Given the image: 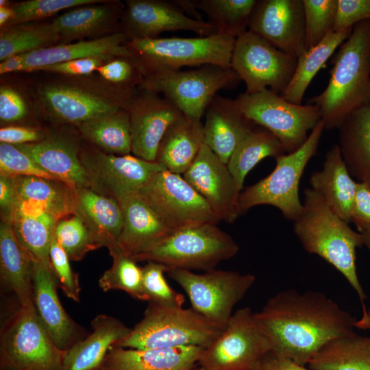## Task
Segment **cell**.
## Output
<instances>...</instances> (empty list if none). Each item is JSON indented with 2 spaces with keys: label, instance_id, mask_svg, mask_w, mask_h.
I'll use <instances>...</instances> for the list:
<instances>
[{
  "label": "cell",
  "instance_id": "42",
  "mask_svg": "<svg viewBox=\"0 0 370 370\" xmlns=\"http://www.w3.org/2000/svg\"><path fill=\"white\" fill-rule=\"evenodd\" d=\"M112 264L99 280V286L104 292L121 290L132 297L148 301L143 287L142 267L132 257L122 253L112 256Z\"/></svg>",
  "mask_w": 370,
  "mask_h": 370
},
{
  "label": "cell",
  "instance_id": "25",
  "mask_svg": "<svg viewBox=\"0 0 370 370\" xmlns=\"http://www.w3.org/2000/svg\"><path fill=\"white\" fill-rule=\"evenodd\" d=\"M203 123L204 143L224 163L243 139L254 129L234 99L216 95L209 104Z\"/></svg>",
  "mask_w": 370,
  "mask_h": 370
},
{
  "label": "cell",
  "instance_id": "29",
  "mask_svg": "<svg viewBox=\"0 0 370 370\" xmlns=\"http://www.w3.org/2000/svg\"><path fill=\"white\" fill-rule=\"evenodd\" d=\"M34 258L19 241L11 223L0 224V275L3 285L12 291L19 306L33 301Z\"/></svg>",
  "mask_w": 370,
  "mask_h": 370
},
{
  "label": "cell",
  "instance_id": "46",
  "mask_svg": "<svg viewBox=\"0 0 370 370\" xmlns=\"http://www.w3.org/2000/svg\"><path fill=\"white\" fill-rule=\"evenodd\" d=\"M142 267L143 287L148 302L170 307H182L183 294L173 289L166 282L164 273L167 269L156 262H147Z\"/></svg>",
  "mask_w": 370,
  "mask_h": 370
},
{
  "label": "cell",
  "instance_id": "28",
  "mask_svg": "<svg viewBox=\"0 0 370 370\" xmlns=\"http://www.w3.org/2000/svg\"><path fill=\"white\" fill-rule=\"evenodd\" d=\"M92 332L65 352L62 370H97L108 352L131 331L119 319L106 314L91 322Z\"/></svg>",
  "mask_w": 370,
  "mask_h": 370
},
{
  "label": "cell",
  "instance_id": "9",
  "mask_svg": "<svg viewBox=\"0 0 370 370\" xmlns=\"http://www.w3.org/2000/svg\"><path fill=\"white\" fill-rule=\"evenodd\" d=\"M240 81L232 68L206 64L187 71L145 73L140 88L160 94L184 116L201 120L217 92L234 87Z\"/></svg>",
  "mask_w": 370,
  "mask_h": 370
},
{
  "label": "cell",
  "instance_id": "60",
  "mask_svg": "<svg viewBox=\"0 0 370 370\" xmlns=\"http://www.w3.org/2000/svg\"><path fill=\"white\" fill-rule=\"evenodd\" d=\"M362 235L364 245L370 251V227L358 230Z\"/></svg>",
  "mask_w": 370,
  "mask_h": 370
},
{
  "label": "cell",
  "instance_id": "31",
  "mask_svg": "<svg viewBox=\"0 0 370 370\" xmlns=\"http://www.w3.org/2000/svg\"><path fill=\"white\" fill-rule=\"evenodd\" d=\"M310 184L335 214L347 223L351 222L356 182L352 179L338 145L328 151L322 169L311 174Z\"/></svg>",
  "mask_w": 370,
  "mask_h": 370
},
{
  "label": "cell",
  "instance_id": "54",
  "mask_svg": "<svg viewBox=\"0 0 370 370\" xmlns=\"http://www.w3.org/2000/svg\"><path fill=\"white\" fill-rule=\"evenodd\" d=\"M351 222L354 223L358 230L370 227V186L365 183L356 182Z\"/></svg>",
  "mask_w": 370,
  "mask_h": 370
},
{
  "label": "cell",
  "instance_id": "61",
  "mask_svg": "<svg viewBox=\"0 0 370 370\" xmlns=\"http://www.w3.org/2000/svg\"><path fill=\"white\" fill-rule=\"evenodd\" d=\"M11 3L8 0H1L0 1V8L1 7H6L10 5Z\"/></svg>",
  "mask_w": 370,
  "mask_h": 370
},
{
  "label": "cell",
  "instance_id": "24",
  "mask_svg": "<svg viewBox=\"0 0 370 370\" xmlns=\"http://www.w3.org/2000/svg\"><path fill=\"white\" fill-rule=\"evenodd\" d=\"M119 202L123 217V229L118 241L120 253L134 257L173 232L138 193L128 195Z\"/></svg>",
  "mask_w": 370,
  "mask_h": 370
},
{
  "label": "cell",
  "instance_id": "21",
  "mask_svg": "<svg viewBox=\"0 0 370 370\" xmlns=\"http://www.w3.org/2000/svg\"><path fill=\"white\" fill-rule=\"evenodd\" d=\"M183 177L208 203L220 221L232 223L241 215L240 193L227 164L205 144Z\"/></svg>",
  "mask_w": 370,
  "mask_h": 370
},
{
  "label": "cell",
  "instance_id": "36",
  "mask_svg": "<svg viewBox=\"0 0 370 370\" xmlns=\"http://www.w3.org/2000/svg\"><path fill=\"white\" fill-rule=\"evenodd\" d=\"M312 370H370V336L354 331L325 344L309 361Z\"/></svg>",
  "mask_w": 370,
  "mask_h": 370
},
{
  "label": "cell",
  "instance_id": "59",
  "mask_svg": "<svg viewBox=\"0 0 370 370\" xmlns=\"http://www.w3.org/2000/svg\"><path fill=\"white\" fill-rule=\"evenodd\" d=\"M355 327L359 329H370V308L362 312L361 317L356 320Z\"/></svg>",
  "mask_w": 370,
  "mask_h": 370
},
{
  "label": "cell",
  "instance_id": "10",
  "mask_svg": "<svg viewBox=\"0 0 370 370\" xmlns=\"http://www.w3.org/2000/svg\"><path fill=\"white\" fill-rule=\"evenodd\" d=\"M66 351L60 349L43 326L34 304L21 306L1 334V370H62Z\"/></svg>",
  "mask_w": 370,
  "mask_h": 370
},
{
  "label": "cell",
  "instance_id": "1",
  "mask_svg": "<svg viewBox=\"0 0 370 370\" xmlns=\"http://www.w3.org/2000/svg\"><path fill=\"white\" fill-rule=\"evenodd\" d=\"M271 352L307 366L328 343L353 331L356 319L321 292L282 290L255 312Z\"/></svg>",
  "mask_w": 370,
  "mask_h": 370
},
{
  "label": "cell",
  "instance_id": "20",
  "mask_svg": "<svg viewBox=\"0 0 370 370\" xmlns=\"http://www.w3.org/2000/svg\"><path fill=\"white\" fill-rule=\"evenodd\" d=\"M132 152L155 162L160 143L170 126L183 114L171 101L154 91L140 88L127 109Z\"/></svg>",
  "mask_w": 370,
  "mask_h": 370
},
{
  "label": "cell",
  "instance_id": "45",
  "mask_svg": "<svg viewBox=\"0 0 370 370\" xmlns=\"http://www.w3.org/2000/svg\"><path fill=\"white\" fill-rule=\"evenodd\" d=\"M106 0H27L11 3L14 15L3 27L16 24L42 21L60 11L73 8L99 3ZM1 27V28H3Z\"/></svg>",
  "mask_w": 370,
  "mask_h": 370
},
{
  "label": "cell",
  "instance_id": "51",
  "mask_svg": "<svg viewBox=\"0 0 370 370\" xmlns=\"http://www.w3.org/2000/svg\"><path fill=\"white\" fill-rule=\"evenodd\" d=\"M370 20V0H338L333 32L352 27L356 23Z\"/></svg>",
  "mask_w": 370,
  "mask_h": 370
},
{
  "label": "cell",
  "instance_id": "8",
  "mask_svg": "<svg viewBox=\"0 0 370 370\" xmlns=\"http://www.w3.org/2000/svg\"><path fill=\"white\" fill-rule=\"evenodd\" d=\"M324 130L320 120L299 149L276 157L271 173L243 189L238 199L241 214L255 206L270 205L287 219L294 221L299 217L303 208L299 196L300 180L308 162L317 153Z\"/></svg>",
  "mask_w": 370,
  "mask_h": 370
},
{
  "label": "cell",
  "instance_id": "12",
  "mask_svg": "<svg viewBox=\"0 0 370 370\" xmlns=\"http://www.w3.org/2000/svg\"><path fill=\"white\" fill-rule=\"evenodd\" d=\"M167 273L184 289L191 308L223 329L256 282L251 273L215 269L202 273L173 269Z\"/></svg>",
  "mask_w": 370,
  "mask_h": 370
},
{
  "label": "cell",
  "instance_id": "53",
  "mask_svg": "<svg viewBox=\"0 0 370 370\" xmlns=\"http://www.w3.org/2000/svg\"><path fill=\"white\" fill-rule=\"evenodd\" d=\"M47 132L36 127L12 125L0 129V142L12 145L34 143L43 140Z\"/></svg>",
  "mask_w": 370,
  "mask_h": 370
},
{
  "label": "cell",
  "instance_id": "2",
  "mask_svg": "<svg viewBox=\"0 0 370 370\" xmlns=\"http://www.w3.org/2000/svg\"><path fill=\"white\" fill-rule=\"evenodd\" d=\"M138 91L112 85L96 73L54 75L37 82L32 88L36 112L56 126L73 127L104 114L127 110Z\"/></svg>",
  "mask_w": 370,
  "mask_h": 370
},
{
  "label": "cell",
  "instance_id": "19",
  "mask_svg": "<svg viewBox=\"0 0 370 370\" xmlns=\"http://www.w3.org/2000/svg\"><path fill=\"white\" fill-rule=\"evenodd\" d=\"M248 30L298 58L306 51L303 0H257Z\"/></svg>",
  "mask_w": 370,
  "mask_h": 370
},
{
  "label": "cell",
  "instance_id": "3",
  "mask_svg": "<svg viewBox=\"0 0 370 370\" xmlns=\"http://www.w3.org/2000/svg\"><path fill=\"white\" fill-rule=\"evenodd\" d=\"M302 211L293 221V232L304 250L334 267L356 293L366 310V294L356 270V249L364 245L362 235L335 214L324 198L311 188L304 190Z\"/></svg>",
  "mask_w": 370,
  "mask_h": 370
},
{
  "label": "cell",
  "instance_id": "13",
  "mask_svg": "<svg viewBox=\"0 0 370 370\" xmlns=\"http://www.w3.org/2000/svg\"><path fill=\"white\" fill-rule=\"evenodd\" d=\"M270 352L255 312L244 307L233 312L220 335L204 348L197 363L200 370H254Z\"/></svg>",
  "mask_w": 370,
  "mask_h": 370
},
{
  "label": "cell",
  "instance_id": "48",
  "mask_svg": "<svg viewBox=\"0 0 370 370\" xmlns=\"http://www.w3.org/2000/svg\"><path fill=\"white\" fill-rule=\"evenodd\" d=\"M0 175L12 178L34 176L58 180L16 146L3 143H0Z\"/></svg>",
  "mask_w": 370,
  "mask_h": 370
},
{
  "label": "cell",
  "instance_id": "39",
  "mask_svg": "<svg viewBox=\"0 0 370 370\" xmlns=\"http://www.w3.org/2000/svg\"><path fill=\"white\" fill-rule=\"evenodd\" d=\"M284 152L281 143L271 132L266 129L252 130L237 146L227 164L238 193H241L247 175L258 162Z\"/></svg>",
  "mask_w": 370,
  "mask_h": 370
},
{
  "label": "cell",
  "instance_id": "35",
  "mask_svg": "<svg viewBox=\"0 0 370 370\" xmlns=\"http://www.w3.org/2000/svg\"><path fill=\"white\" fill-rule=\"evenodd\" d=\"M75 127L83 140L106 153L123 156L132 152L130 121L127 110L100 115Z\"/></svg>",
  "mask_w": 370,
  "mask_h": 370
},
{
  "label": "cell",
  "instance_id": "57",
  "mask_svg": "<svg viewBox=\"0 0 370 370\" xmlns=\"http://www.w3.org/2000/svg\"><path fill=\"white\" fill-rule=\"evenodd\" d=\"M25 54L13 55L1 61L0 63V74L4 75L13 72L24 71Z\"/></svg>",
  "mask_w": 370,
  "mask_h": 370
},
{
  "label": "cell",
  "instance_id": "17",
  "mask_svg": "<svg viewBox=\"0 0 370 370\" xmlns=\"http://www.w3.org/2000/svg\"><path fill=\"white\" fill-rule=\"evenodd\" d=\"M190 31L201 36L216 34L208 21L188 16L176 1L127 0L120 32L127 40L155 38L165 32Z\"/></svg>",
  "mask_w": 370,
  "mask_h": 370
},
{
  "label": "cell",
  "instance_id": "14",
  "mask_svg": "<svg viewBox=\"0 0 370 370\" xmlns=\"http://www.w3.org/2000/svg\"><path fill=\"white\" fill-rule=\"evenodd\" d=\"M297 58L247 30L236 38L231 68L246 86V93L266 89L282 94L296 69Z\"/></svg>",
  "mask_w": 370,
  "mask_h": 370
},
{
  "label": "cell",
  "instance_id": "52",
  "mask_svg": "<svg viewBox=\"0 0 370 370\" xmlns=\"http://www.w3.org/2000/svg\"><path fill=\"white\" fill-rule=\"evenodd\" d=\"M115 58V57H114ZM113 58L90 57L43 66L38 71L65 76H85L96 73L97 69Z\"/></svg>",
  "mask_w": 370,
  "mask_h": 370
},
{
  "label": "cell",
  "instance_id": "11",
  "mask_svg": "<svg viewBox=\"0 0 370 370\" xmlns=\"http://www.w3.org/2000/svg\"><path fill=\"white\" fill-rule=\"evenodd\" d=\"M234 101L249 120L271 132L287 153L299 149L306 140L308 131L321 120L315 105L293 103L269 89L244 92Z\"/></svg>",
  "mask_w": 370,
  "mask_h": 370
},
{
  "label": "cell",
  "instance_id": "23",
  "mask_svg": "<svg viewBox=\"0 0 370 370\" xmlns=\"http://www.w3.org/2000/svg\"><path fill=\"white\" fill-rule=\"evenodd\" d=\"M124 8L125 3L121 1L106 0L67 10L51 22L60 44L95 39L120 32Z\"/></svg>",
  "mask_w": 370,
  "mask_h": 370
},
{
  "label": "cell",
  "instance_id": "6",
  "mask_svg": "<svg viewBox=\"0 0 370 370\" xmlns=\"http://www.w3.org/2000/svg\"><path fill=\"white\" fill-rule=\"evenodd\" d=\"M238 251V243L217 224L203 223L174 231L132 258L162 264L167 273L173 269L206 271L234 257Z\"/></svg>",
  "mask_w": 370,
  "mask_h": 370
},
{
  "label": "cell",
  "instance_id": "26",
  "mask_svg": "<svg viewBox=\"0 0 370 370\" xmlns=\"http://www.w3.org/2000/svg\"><path fill=\"white\" fill-rule=\"evenodd\" d=\"M204 347L131 349L112 346L97 370H193Z\"/></svg>",
  "mask_w": 370,
  "mask_h": 370
},
{
  "label": "cell",
  "instance_id": "56",
  "mask_svg": "<svg viewBox=\"0 0 370 370\" xmlns=\"http://www.w3.org/2000/svg\"><path fill=\"white\" fill-rule=\"evenodd\" d=\"M254 370H312L307 366L298 365L293 361L275 354H268L259 362Z\"/></svg>",
  "mask_w": 370,
  "mask_h": 370
},
{
  "label": "cell",
  "instance_id": "37",
  "mask_svg": "<svg viewBox=\"0 0 370 370\" xmlns=\"http://www.w3.org/2000/svg\"><path fill=\"white\" fill-rule=\"evenodd\" d=\"M13 180L17 198L41 205L58 220L75 214V190L64 182L34 176Z\"/></svg>",
  "mask_w": 370,
  "mask_h": 370
},
{
  "label": "cell",
  "instance_id": "15",
  "mask_svg": "<svg viewBox=\"0 0 370 370\" xmlns=\"http://www.w3.org/2000/svg\"><path fill=\"white\" fill-rule=\"evenodd\" d=\"M138 193L173 232L221 221L183 176L168 170L156 173Z\"/></svg>",
  "mask_w": 370,
  "mask_h": 370
},
{
  "label": "cell",
  "instance_id": "18",
  "mask_svg": "<svg viewBox=\"0 0 370 370\" xmlns=\"http://www.w3.org/2000/svg\"><path fill=\"white\" fill-rule=\"evenodd\" d=\"M41 141L14 145L42 169L73 189L90 188L79 158L82 138L75 127L58 125Z\"/></svg>",
  "mask_w": 370,
  "mask_h": 370
},
{
  "label": "cell",
  "instance_id": "7",
  "mask_svg": "<svg viewBox=\"0 0 370 370\" xmlns=\"http://www.w3.org/2000/svg\"><path fill=\"white\" fill-rule=\"evenodd\" d=\"M235 40L214 34L196 38H132L125 44L145 75L206 64L231 68Z\"/></svg>",
  "mask_w": 370,
  "mask_h": 370
},
{
  "label": "cell",
  "instance_id": "32",
  "mask_svg": "<svg viewBox=\"0 0 370 370\" xmlns=\"http://www.w3.org/2000/svg\"><path fill=\"white\" fill-rule=\"evenodd\" d=\"M58 221L41 205L16 197L12 225L18 239L34 260L51 262L50 247Z\"/></svg>",
  "mask_w": 370,
  "mask_h": 370
},
{
  "label": "cell",
  "instance_id": "58",
  "mask_svg": "<svg viewBox=\"0 0 370 370\" xmlns=\"http://www.w3.org/2000/svg\"><path fill=\"white\" fill-rule=\"evenodd\" d=\"M14 12L11 5L0 8V27H4L13 17Z\"/></svg>",
  "mask_w": 370,
  "mask_h": 370
},
{
  "label": "cell",
  "instance_id": "44",
  "mask_svg": "<svg viewBox=\"0 0 370 370\" xmlns=\"http://www.w3.org/2000/svg\"><path fill=\"white\" fill-rule=\"evenodd\" d=\"M306 51L317 46L332 31L338 0H303Z\"/></svg>",
  "mask_w": 370,
  "mask_h": 370
},
{
  "label": "cell",
  "instance_id": "49",
  "mask_svg": "<svg viewBox=\"0 0 370 370\" xmlns=\"http://www.w3.org/2000/svg\"><path fill=\"white\" fill-rule=\"evenodd\" d=\"M49 258L58 286L62 289L66 297L79 302L81 287L78 275L73 271L70 259L55 236L50 247Z\"/></svg>",
  "mask_w": 370,
  "mask_h": 370
},
{
  "label": "cell",
  "instance_id": "22",
  "mask_svg": "<svg viewBox=\"0 0 370 370\" xmlns=\"http://www.w3.org/2000/svg\"><path fill=\"white\" fill-rule=\"evenodd\" d=\"M51 262L34 260L33 301L38 315L55 345L66 351L80 341V328L66 312L57 294Z\"/></svg>",
  "mask_w": 370,
  "mask_h": 370
},
{
  "label": "cell",
  "instance_id": "16",
  "mask_svg": "<svg viewBox=\"0 0 370 370\" xmlns=\"http://www.w3.org/2000/svg\"><path fill=\"white\" fill-rule=\"evenodd\" d=\"M79 158L90 188L118 201L138 193L156 173L164 169L156 161L130 154L106 153L84 140Z\"/></svg>",
  "mask_w": 370,
  "mask_h": 370
},
{
  "label": "cell",
  "instance_id": "40",
  "mask_svg": "<svg viewBox=\"0 0 370 370\" xmlns=\"http://www.w3.org/2000/svg\"><path fill=\"white\" fill-rule=\"evenodd\" d=\"M60 44L51 21H36L1 28L0 62L8 57Z\"/></svg>",
  "mask_w": 370,
  "mask_h": 370
},
{
  "label": "cell",
  "instance_id": "41",
  "mask_svg": "<svg viewBox=\"0 0 370 370\" xmlns=\"http://www.w3.org/2000/svg\"><path fill=\"white\" fill-rule=\"evenodd\" d=\"M197 10L204 12L216 34L238 38L248 30L257 0H193Z\"/></svg>",
  "mask_w": 370,
  "mask_h": 370
},
{
  "label": "cell",
  "instance_id": "4",
  "mask_svg": "<svg viewBox=\"0 0 370 370\" xmlns=\"http://www.w3.org/2000/svg\"><path fill=\"white\" fill-rule=\"evenodd\" d=\"M331 62L326 88L311 99L328 130L338 129L349 115L370 101V20L354 25Z\"/></svg>",
  "mask_w": 370,
  "mask_h": 370
},
{
  "label": "cell",
  "instance_id": "30",
  "mask_svg": "<svg viewBox=\"0 0 370 370\" xmlns=\"http://www.w3.org/2000/svg\"><path fill=\"white\" fill-rule=\"evenodd\" d=\"M127 37L117 32L101 38L60 44L25 54V72L43 66L90 57L132 56L127 47Z\"/></svg>",
  "mask_w": 370,
  "mask_h": 370
},
{
  "label": "cell",
  "instance_id": "50",
  "mask_svg": "<svg viewBox=\"0 0 370 370\" xmlns=\"http://www.w3.org/2000/svg\"><path fill=\"white\" fill-rule=\"evenodd\" d=\"M30 114L25 97L15 88L8 84L0 86V121L3 126L25 121Z\"/></svg>",
  "mask_w": 370,
  "mask_h": 370
},
{
  "label": "cell",
  "instance_id": "38",
  "mask_svg": "<svg viewBox=\"0 0 370 370\" xmlns=\"http://www.w3.org/2000/svg\"><path fill=\"white\" fill-rule=\"evenodd\" d=\"M352 29L353 27L339 32L331 31L319 44L300 55L295 73L281 95L289 102L301 105L310 83L336 49L348 38Z\"/></svg>",
  "mask_w": 370,
  "mask_h": 370
},
{
  "label": "cell",
  "instance_id": "43",
  "mask_svg": "<svg viewBox=\"0 0 370 370\" xmlns=\"http://www.w3.org/2000/svg\"><path fill=\"white\" fill-rule=\"evenodd\" d=\"M54 234L71 260H81L89 251L101 247L87 225L77 214L59 220Z\"/></svg>",
  "mask_w": 370,
  "mask_h": 370
},
{
  "label": "cell",
  "instance_id": "5",
  "mask_svg": "<svg viewBox=\"0 0 370 370\" xmlns=\"http://www.w3.org/2000/svg\"><path fill=\"white\" fill-rule=\"evenodd\" d=\"M223 328L193 308L149 302L143 319L114 346L131 349L206 347Z\"/></svg>",
  "mask_w": 370,
  "mask_h": 370
},
{
  "label": "cell",
  "instance_id": "55",
  "mask_svg": "<svg viewBox=\"0 0 370 370\" xmlns=\"http://www.w3.org/2000/svg\"><path fill=\"white\" fill-rule=\"evenodd\" d=\"M16 194L12 177L0 175V210L1 221L11 223Z\"/></svg>",
  "mask_w": 370,
  "mask_h": 370
},
{
  "label": "cell",
  "instance_id": "47",
  "mask_svg": "<svg viewBox=\"0 0 370 370\" xmlns=\"http://www.w3.org/2000/svg\"><path fill=\"white\" fill-rule=\"evenodd\" d=\"M96 73L108 83L132 91L140 88L144 77L143 69L133 56L113 58L99 66Z\"/></svg>",
  "mask_w": 370,
  "mask_h": 370
},
{
  "label": "cell",
  "instance_id": "27",
  "mask_svg": "<svg viewBox=\"0 0 370 370\" xmlns=\"http://www.w3.org/2000/svg\"><path fill=\"white\" fill-rule=\"evenodd\" d=\"M75 190L74 214L83 219L101 247H107L111 256L119 252L123 217L119 201L90 188Z\"/></svg>",
  "mask_w": 370,
  "mask_h": 370
},
{
  "label": "cell",
  "instance_id": "34",
  "mask_svg": "<svg viewBox=\"0 0 370 370\" xmlns=\"http://www.w3.org/2000/svg\"><path fill=\"white\" fill-rule=\"evenodd\" d=\"M204 144L201 121L182 116L165 133L160 143L156 162L166 170L184 174Z\"/></svg>",
  "mask_w": 370,
  "mask_h": 370
},
{
  "label": "cell",
  "instance_id": "33",
  "mask_svg": "<svg viewBox=\"0 0 370 370\" xmlns=\"http://www.w3.org/2000/svg\"><path fill=\"white\" fill-rule=\"evenodd\" d=\"M338 147L351 176L370 186V101L338 127Z\"/></svg>",
  "mask_w": 370,
  "mask_h": 370
}]
</instances>
